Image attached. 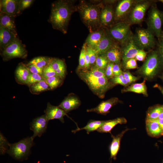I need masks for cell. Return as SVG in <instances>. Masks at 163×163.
Listing matches in <instances>:
<instances>
[{
  "label": "cell",
  "mask_w": 163,
  "mask_h": 163,
  "mask_svg": "<svg viewBox=\"0 0 163 163\" xmlns=\"http://www.w3.org/2000/svg\"><path fill=\"white\" fill-rule=\"evenodd\" d=\"M44 80L42 75L37 74L30 73L27 78L26 84L29 86L31 85Z\"/></svg>",
  "instance_id": "8d00e7d4"
},
{
  "label": "cell",
  "mask_w": 163,
  "mask_h": 163,
  "mask_svg": "<svg viewBox=\"0 0 163 163\" xmlns=\"http://www.w3.org/2000/svg\"><path fill=\"white\" fill-rule=\"evenodd\" d=\"M73 11L69 1H56L52 4L48 21L54 29L65 34L67 32V27Z\"/></svg>",
  "instance_id": "7a4b0ae2"
},
{
  "label": "cell",
  "mask_w": 163,
  "mask_h": 163,
  "mask_svg": "<svg viewBox=\"0 0 163 163\" xmlns=\"http://www.w3.org/2000/svg\"><path fill=\"white\" fill-rule=\"evenodd\" d=\"M163 63V60L158 51H151L146 57L139 72L144 76L149 78L154 77Z\"/></svg>",
  "instance_id": "277c9868"
},
{
  "label": "cell",
  "mask_w": 163,
  "mask_h": 163,
  "mask_svg": "<svg viewBox=\"0 0 163 163\" xmlns=\"http://www.w3.org/2000/svg\"><path fill=\"white\" fill-rule=\"evenodd\" d=\"M77 72L79 77L94 93L101 98L104 97L111 86L105 76V70L93 67L89 70L84 69Z\"/></svg>",
  "instance_id": "6da1fadb"
},
{
  "label": "cell",
  "mask_w": 163,
  "mask_h": 163,
  "mask_svg": "<svg viewBox=\"0 0 163 163\" xmlns=\"http://www.w3.org/2000/svg\"><path fill=\"white\" fill-rule=\"evenodd\" d=\"M147 53L144 50H140L136 56L135 58L137 60L143 61L146 57Z\"/></svg>",
  "instance_id": "7dc6e473"
},
{
  "label": "cell",
  "mask_w": 163,
  "mask_h": 163,
  "mask_svg": "<svg viewBox=\"0 0 163 163\" xmlns=\"http://www.w3.org/2000/svg\"><path fill=\"white\" fill-rule=\"evenodd\" d=\"M86 46V44L84 43L81 50L79 57V65L77 69V72L81 70L85 69Z\"/></svg>",
  "instance_id": "d590c367"
},
{
  "label": "cell",
  "mask_w": 163,
  "mask_h": 163,
  "mask_svg": "<svg viewBox=\"0 0 163 163\" xmlns=\"http://www.w3.org/2000/svg\"><path fill=\"white\" fill-rule=\"evenodd\" d=\"M30 91L33 94H39L41 92L51 90L44 80L29 86Z\"/></svg>",
  "instance_id": "f546056e"
},
{
  "label": "cell",
  "mask_w": 163,
  "mask_h": 163,
  "mask_svg": "<svg viewBox=\"0 0 163 163\" xmlns=\"http://www.w3.org/2000/svg\"><path fill=\"white\" fill-rule=\"evenodd\" d=\"M129 15L130 23L138 24L143 20L150 3L148 1H140L133 4Z\"/></svg>",
  "instance_id": "30bf717a"
},
{
  "label": "cell",
  "mask_w": 163,
  "mask_h": 163,
  "mask_svg": "<svg viewBox=\"0 0 163 163\" xmlns=\"http://www.w3.org/2000/svg\"><path fill=\"white\" fill-rule=\"evenodd\" d=\"M9 143L6 139L2 133H0V154H3L8 151V146H9Z\"/></svg>",
  "instance_id": "60d3db41"
},
{
  "label": "cell",
  "mask_w": 163,
  "mask_h": 163,
  "mask_svg": "<svg viewBox=\"0 0 163 163\" xmlns=\"http://www.w3.org/2000/svg\"><path fill=\"white\" fill-rule=\"evenodd\" d=\"M50 87L51 90L54 89L59 86L63 81L58 75L48 78L44 80Z\"/></svg>",
  "instance_id": "836d02e7"
},
{
  "label": "cell",
  "mask_w": 163,
  "mask_h": 163,
  "mask_svg": "<svg viewBox=\"0 0 163 163\" xmlns=\"http://www.w3.org/2000/svg\"><path fill=\"white\" fill-rule=\"evenodd\" d=\"M34 1L32 0H19L17 15L20 14L24 10L29 7Z\"/></svg>",
  "instance_id": "f35d334b"
},
{
  "label": "cell",
  "mask_w": 163,
  "mask_h": 163,
  "mask_svg": "<svg viewBox=\"0 0 163 163\" xmlns=\"http://www.w3.org/2000/svg\"><path fill=\"white\" fill-rule=\"evenodd\" d=\"M146 128L148 134L152 137H159L163 135V132L158 123L157 119L152 120L146 119Z\"/></svg>",
  "instance_id": "ac0fdd59"
},
{
  "label": "cell",
  "mask_w": 163,
  "mask_h": 163,
  "mask_svg": "<svg viewBox=\"0 0 163 163\" xmlns=\"http://www.w3.org/2000/svg\"><path fill=\"white\" fill-rule=\"evenodd\" d=\"M158 51L163 60V39L161 40L159 42Z\"/></svg>",
  "instance_id": "f907efd6"
},
{
  "label": "cell",
  "mask_w": 163,
  "mask_h": 163,
  "mask_svg": "<svg viewBox=\"0 0 163 163\" xmlns=\"http://www.w3.org/2000/svg\"><path fill=\"white\" fill-rule=\"evenodd\" d=\"M126 122V119L124 117L117 118L113 120H108L107 122L99 128L97 131L100 133H111L112 129L117 125L119 124H125Z\"/></svg>",
  "instance_id": "484cf974"
},
{
  "label": "cell",
  "mask_w": 163,
  "mask_h": 163,
  "mask_svg": "<svg viewBox=\"0 0 163 163\" xmlns=\"http://www.w3.org/2000/svg\"><path fill=\"white\" fill-rule=\"evenodd\" d=\"M45 115L48 120H49L54 119H58L62 123H64V117L65 115L68 116L67 113L58 106L52 105L48 103L46 109L44 111Z\"/></svg>",
  "instance_id": "4fadbf2b"
},
{
  "label": "cell",
  "mask_w": 163,
  "mask_h": 163,
  "mask_svg": "<svg viewBox=\"0 0 163 163\" xmlns=\"http://www.w3.org/2000/svg\"><path fill=\"white\" fill-rule=\"evenodd\" d=\"M90 67V62L89 56L87 52L86 51L85 53V69L89 70Z\"/></svg>",
  "instance_id": "681fc988"
},
{
  "label": "cell",
  "mask_w": 163,
  "mask_h": 163,
  "mask_svg": "<svg viewBox=\"0 0 163 163\" xmlns=\"http://www.w3.org/2000/svg\"><path fill=\"white\" fill-rule=\"evenodd\" d=\"M111 81L115 84H119L123 86H126L128 84L123 74L114 76L111 78Z\"/></svg>",
  "instance_id": "b9f144b4"
},
{
  "label": "cell",
  "mask_w": 163,
  "mask_h": 163,
  "mask_svg": "<svg viewBox=\"0 0 163 163\" xmlns=\"http://www.w3.org/2000/svg\"><path fill=\"white\" fill-rule=\"evenodd\" d=\"M163 4V0H161L159 1Z\"/></svg>",
  "instance_id": "11a10c76"
},
{
  "label": "cell",
  "mask_w": 163,
  "mask_h": 163,
  "mask_svg": "<svg viewBox=\"0 0 163 163\" xmlns=\"http://www.w3.org/2000/svg\"><path fill=\"white\" fill-rule=\"evenodd\" d=\"M78 8L83 23L91 32L99 27L101 11L98 6L81 1Z\"/></svg>",
  "instance_id": "3957f363"
},
{
  "label": "cell",
  "mask_w": 163,
  "mask_h": 163,
  "mask_svg": "<svg viewBox=\"0 0 163 163\" xmlns=\"http://www.w3.org/2000/svg\"><path fill=\"white\" fill-rule=\"evenodd\" d=\"M153 34L148 29L139 28L133 35L137 45L141 50L151 49L154 47L155 41Z\"/></svg>",
  "instance_id": "9c48e42d"
},
{
  "label": "cell",
  "mask_w": 163,
  "mask_h": 163,
  "mask_svg": "<svg viewBox=\"0 0 163 163\" xmlns=\"http://www.w3.org/2000/svg\"><path fill=\"white\" fill-rule=\"evenodd\" d=\"M122 91L123 92H132L147 96V89L145 80L141 83L132 84L123 89Z\"/></svg>",
  "instance_id": "4dcf8cb0"
},
{
  "label": "cell",
  "mask_w": 163,
  "mask_h": 163,
  "mask_svg": "<svg viewBox=\"0 0 163 163\" xmlns=\"http://www.w3.org/2000/svg\"><path fill=\"white\" fill-rule=\"evenodd\" d=\"M157 120L159 125L163 132V119H157Z\"/></svg>",
  "instance_id": "816d5d0a"
},
{
  "label": "cell",
  "mask_w": 163,
  "mask_h": 163,
  "mask_svg": "<svg viewBox=\"0 0 163 163\" xmlns=\"http://www.w3.org/2000/svg\"><path fill=\"white\" fill-rule=\"evenodd\" d=\"M52 59V58L48 57H37L33 59L27 64L33 65L43 69L50 64Z\"/></svg>",
  "instance_id": "1f68e13d"
},
{
  "label": "cell",
  "mask_w": 163,
  "mask_h": 163,
  "mask_svg": "<svg viewBox=\"0 0 163 163\" xmlns=\"http://www.w3.org/2000/svg\"><path fill=\"white\" fill-rule=\"evenodd\" d=\"M50 64L57 75L63 80L66 74V67L64 61L60 59L52 58Z\"/></svg>",
  "instance_id": "4316f807"
},
{
  "label": "cell",
  "mask_w": 163,
  "mask_h": 163,
  "mask_svg": "<svg viewBox=\"0 0 163 163\" xmlns=\"http://www.w3.org/2000/svg\"><path fill=\"white\" fill-rule=\"evenodd\" d=\"M86 49L89 56L91 66L95 64L98 55L93 48L87 45Z\"/></svg>",
  "instance_id": "ab89813d"
},
{
  "label": "cell",
  "mask_w": 163,
  "mask_h": 163,
  "mask_svg": "<svg viewBox=\"0 0 163 163\" xmlns=\"http://www.w3.org/2000/svg\"><path fill=\"white\" fill-rule=\"evenodd\" d=\"M31 137H27L14 144H9V149L7 152L14 158L18 160L27 157L33 145Z\"/></svg>",
  "instance_id": "52a82bcc"
},
{
  "label": "cell",
  "mask_w": 163,
  "mask_h": 163,
  "mask_svg": "<svg viewBox=\"0 0 163 163\" xmlns=\"http://www.w3.org/2000/svg\"><path fill=\"white\" fill-rule=\"evenodd\" d=\"M123 75L128 84L135 82L137 80V77L133 75L128 71L123 72Z\"/></svg>",
  "instance_id": "f6af8a7d"
},
{
  "label": "cell",
  "mask_w": 163,
  "mask_h": 163,
  "mask_svg": "<svg viewBox=\"0 0 163 163\" xmlns=\"http://www.w3.org/2000/svg\"><path fill=\"white\" fill-rule=\"evenodd\" d=\"M130 129H126L116 136L112 135L111 137L113 139L110 146L111 158H113L114 160L116 159L117 155L119 149L121 139L126 132Z\"/></svg>",
  "instance_id": "603a6c76"
},
{
  "label": "cell",
  "mask_w": 163,
  "mask_h": 163,
  "mask_svg": "<svg viewBox=\"0 0 163 163\" xmlns=\"http://www.w3.org/2000/svg\"><path fill=\"white\" fill-rule=\"evenodd\" d=\"M123 46L122 52V63L124 65L127 60L135 58L140 48L137 44L134 38L133 35Z\"/></svg>",
  "instance_id": "8fae6325"
},
{
  "label": "cell",
  "mask_w": 163,
  "mask_h": 163,
  "mask_svg": "<svg viewBox=\"0 0 163 163\" xmlns=\"http://www.w3.org/2000/svg\"><path fill=\"white\" fill-rule=\"evenodd\" d=\"M107 120H90L87 124L84 127L81 128H78L72 131V132L75 133L76 132L80 130L85 129L88 134L91 132L97 130Z\"/></svg>",
  "instance_id": "f1b7e54d"
},
{
  "label": "cell",
  "mask_w": 163,
  "mask_h": 163,
  "mask_svg": "<svg viewBox=\"0 0 163 163\" xmlns=\"http://www.w3.org/2000/svg\"><path fill=\"white\" fill-rule=\"evenodd\" d=\"M18 37L0 24V48L1 51Z\"/></svg>",
  "instance_id": "e0dca14e"
},
{
  "label": "cell",
  "mask_w": 163,
  "mask_h": 163,
  "mask_svg": "<svg viewBox=\"0 0 163 163\" xmlns=\"http://www.w3.org/2000/svg\"><path fill=\"white\" fill-rule=\"evenodd\" d=\"M113 72L114 76H117L123 74V72L118 64H114L113 68Z\"/></svg>",
  "instance_id": "c3c4849f"
},
{
  "label": "cell",
  "mask_w": 163,
  "mask_h": 163,
  "mask_svg": "<svg viewBox=\"0 0 163 163\" xmlns=\"http://www.w3.org/2000/svg\"><path fill=\"white\" fill-rule=\"evenodd\" d=\"M81 102L77 96L70 94L67 96L58 106L67 113L78 107Z\"/></svg>",
  "instance_id": "2e32d148"
},
{
  "label": "cell",
  "mask_w": 163,
  "mask_h": 163,
  "mask_svg": "<svg viewBox=\"0 0 163 163\" xmlns=\"http://www.w3.org/2000/svg\"><path fill=\"white\" fill-rule=\"evenodd\" d=\"M162 163H163V162Z\"/></svg>",
  "instance_id": "680465c9"
},
{
  "label": "cell",
  "mask_w": 163,
  "mask_h": 163,
  "mask_svg": "<svg viewBox=\"0 0 163 163\" xmlns=\"http://www.w3.org/2000/svg\"><path fill=\"white\" fill-rule=\"evenodd\" d=\"M109 32L111 38L122 46L133 35L130 30V24L126 22H121L115 24L110 28Z\"/></svg>",
  "instance_id": "ba28073f"
},
{
  "label": "cell",
  "mask_w": 163,
  "mask_h": 163,
  "mask_svg": "<svg viewBox=\"0 0 163 163\" xmlns=\"http://www.w3.org/2000/svg\"><path fill=\"white\" fill-rule=\"evenodd\" d=\"M115 17L112 8L109 6H106L101 11L100 23L103 26H108L112 23Z\"/></svg>",
  "instance_id": "cb8c5ba5"
},
{
  "label": "cell",
  "mask_w": 163,
  "mask_h": 163,
  "mask_svg": "<svg viewBox=\"0 0 163 163\" xmlns=\"http://www.w3.org/2000/svg\"><path fill=\"white\" fill-rule=\"evenodd\" d=\"M1 55L4 61H7L15 58H25L27 52L25 46L18 37L1 51Z\"/></svg>",
  "instance_id": "5b68a950"
},
{
  "label": "cell",
  "mask_w": 163,
  "mask_h": 163,
  "mask_svg": "<svg viewBox=\"0 0 163 163\" xmlns=\"http://www.w3.org/2000/svg\"><path fill=\"white\" fill-rule=\"evenodd\" d=\"M30 73L26 64L23 63H20L15 72V78L17 82L20 84H26Z\"/></svg>",
  "instance_id": "44dd1931"
},
{
  "label": "cell",
  "mask_w": 163,
  "mask_h": 163,
  "mask_svg": "<svg viewBox=\"0 0 163 163\" xmlns=\"http://www.w3.org/2000/svg\"><path fill=\"white\" fill-rule=\"evenodd\" d=\"M114 64L113 62H109L105 70V76L108 79L112 78L114 76L113 72Z\"/></svg>",
  "instance_id": "ee69618b"
},
{
  "label": "cell",
  "mask_w": 163,
  "mask_h": 163,
  "mask_svg": "<svg viewBox=\"0 0 163 163\" xmlns=\"http://www.w3.org/2000/svg\"><path fill=\"white\" fill-rule=\"evenodd\" d=\"M125 69H130L137 68V65L135 58H131L126 61L123 66Z\"/></svg>",
  "instance_id": "7bdbcfd3"
},
{
  "label": "cell",
  "mask_w": 163,
  "mask_h": 163,
  "mask_svg": "<svg viewBox=\"0 0 163 163\" xmlns=\"http://www.w3.org/2000/svg\"><path fill=\"white\" fill-rule=\"evenodd\" d=\"M31 73L38 74L42 75L43 69L32 64H26Z\"/></svg>",
  "instance_id": "bcb514c9"
},
{
  "label": "cell",
  "mask_w": 163,
  "mask_h": 163,
  "mask_svg": "<svg viewBox=\"0 0 163 163\" xmlns=\"http://www.w3.org/2000/svg\"><path fill=\"white\" fill-rule=\"evenodd\" d=\"M104 34L101 30L91 32L86 40L85 44L88 46L94 48L103 37Z\"/></svg>",
  "instance_id": "83f0119b"
},
{
  "label": "cell",
  "mask_w": 163,
  "mask_h": 163,
  "mask_svg": "<svg viewBox=\"0 0 163 163\" xmlns=\"http://www.w3.org/2000/svg\"></svg>",
  "instance_id": "6f0895ef"
},
{
  "label": "cell",
  "mask_w": 163,
  "mask_h": 163,
  "mask_svg": "<svg viewBox=\"0 0 163 163\" xmlns=\"http://www.w3.org/2000/svg\"><path fill=\"white\" fill-rule=\"evenodd\" d=\"M109 62L105 54L98 55L96 58L94 67L105 70Z\"/></svg>",
  "instance_id": "e575fe53"
},
{
  "label": "cell",
  "mask_w": 163,
  "mask_h": 163,
  "mask_svg": "<svg viewBox=\"0 0 163 163\" xmlns=\"http://www.w3.org/2000/svg\"><path fill=\"white\" fill-rule=\"evenodd\" d=\"M158 119H163V109L161 112V113L159 114L158 117Z\"/></svg>",
  "instance_id": "db71d44e"
},
{
  "label": "cell",
  "mask_w": 163,
  "mask_h": 163,
  "mask_svg": "<svg viewBox=\"0 0 163 163\" xmlns=\"http://www.w3.org/2000/svg\"><path fill=\"white\" fill-rule=\"evenodd\" d=\"M14 17L2 13H0V24L12 33L16 37L18 36Z\"/></svg>",
  "instance_id": "ffe728a7"
},
{
  "label": "cell",
  "mask_w": 163,
  "mask_h": 163,
  "mask_svg": "<svg viewBox=\"0 0 163 163\" xmlns=\"http://www.w3.org/2000/svg\"><path fill=\"white\" fill-rule=\"evenodd\" d=\"M49 121L44 114L36 118L31 123L30 129L34 134L30 137L33 140L36 136L40 137L46 132Z\"/></svg>",
  "instance_id": "7c38bea8"
},
{
  "label": "cell",
  "mask_w": 163,
  "mask_h": 163,
  "mask_svg": "<svg viewBox=\"0 0 163 163\" xmlns=\"http://www.w3.org/2000/svg\"><path fill=\"white\" fill-rule=\"evenodd\" d=\"M163 109V105H157L150 107L146 113V119L155 120L158 117Z\"/></svg>",
  "instance_id": "d6a6232c"
},
{
  "label": "cell",
  "mask_w": 163,
  "mask_h": 163,
  "mask_svg": "<svg viewBox=\"0 0 163 163\" xmlns=\"http://www.w3.org/2000/svg\"><path fill=\"white\" fill-rule=\"evenodd\" d=\"M57 75L53 69L50 64L43 69L42 76L44 80Z\"/></svg>",
  "instance_id": "74e56055"
},
{
  "label": "cell",
  "mask_w": 163,
  "mask_h": 163,
  "mask_svg": "<svg viewBox=\"0 0 163 163\" xmlns=\"http://www.w3.org/2000/svg\"><path fill=\"white\" fill-rule=\"evenodd\" d=\"M163 23V13L157 8L156 5L152 6L149 14L147 24L148 29L154 35L159 38L161 35Z\"/></svg>",
  "instance_id": "8992f818"
},
{
  "label": "cell",
  "mask_w": 163,
  "mask_h": 163,
  "mask_svg": "<svg viewBox=\"0 0 163 163\" xmlns=\"http://www.w3.org/2000/svg\"><path fill=\"white\" fill-rule=\"evenodd\" d=\"M134 3V1L132 0H123L120 2L116 8L115 18L119 19L123 17L131 10Z\"/></svg>",
  "instance_id": "d6986e66"
},
{
  "label": "cell",
  "mask_w": 163,
  "mask_h": 163,
  "mask_svg": "<svg viewBox=\"0 0 163 163\" xmlns=\"http://www.w3.org/2000/svg\"><path fill=\"white\" fill-rule=\"evenodd\" d=\"M162 78H163V77H162Z\"/></svg>",
  "instance_id": "9f6ffc18"
},
{
  "label": "cell",
  "mask_w": 163,
  "mask_h": 163,
  "mask_svg": "<svg viewBox=\"0 0 163 163\" xmlns=\"http://www.w3.org/2000/svg\"><path fill=\"white\" fill-rule=\"evenodd\" d=\"M119 102L118 98L113 97L101 102L96 107L88 109L87 112H94L98 114L106 115L109 112L110 109Z\"/></svg>",
  "instance_id": "5bb4252c"
},
{
  "label": "cell",
  "mask_w": 163,
  "mask_h": 163,
  "mask_svg": "<svg viewBox=\"0 0 163 163\" xmlns=\"http://www.w3.org/2000/svg\"><path fill=\"white\" fill-rule=\"evenodd\" d=\"M113 45L111 38L104 34L100 42L93 49L98 55L104 54Z\"/></svg>",
  "instance_id": "7402d4cb"
},
{
  "label": "cell",
  "mask_w": 163,
  "mask_h": 163,
  "mask_svg": "<svg viewBox=\"0 0 163 163\" xmlns=\"http://www.w3.org/2000/svg\"><path fill=\"white\" fill-rule=\"evenodd\" d=\"M105 55L109 62L119 64L122 59V50L118 46L113 45Z\"/></svg>",
  "instance_id": "d4e9b609"
},
{
  "label": "cell",
  "mask_w": 163,
  "mask_h": 163,
  "mask_svg": "<svg viewBox=\"0 0 163 163\" xmlns=\"http://www.w3.org/2000/svg\"><path fill=\"white\" fill-rule=\"evenodd\" d=\"M19 0L0 1V13L15 17L17 16Z\"/></svg>",
  "instance_id": "9a60e30c"
},
{
  "label": "cell",
  "mask_w": 163,
  "mask_h": 163,
  "mask_svg": "<svg viewBox=\"0 0 163 163\" xmlns=\"http://www.w3.org/2000/svg\"><path fill=\"white\" fill-rule=\"evenodd\" d=\"M155 86L159 89L163 95V87L158 84H156Z\"/></svg>",
  "instance_id": "f5cc1de1"
}]
</instances>
